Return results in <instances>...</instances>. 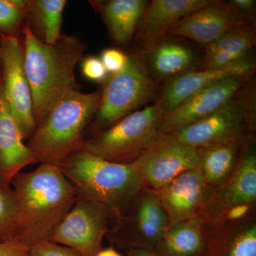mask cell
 <instances>
[{"instance_id": "1", "label": "cell", "mask_w": 256, "mask_h": 256, "mask_svg": "<svg viewBox=\"0 0 256 256\" xmlns=\"http://www.w3.org/2000/svg\"><path fill=\"white\" fill-rule=\"evenodd\" d=\"M11 186L18 207V240L30 247L50 240L76 201V190L57 165L22 172Z\"/></svg>"}, {"instance_id": "2", "label": "cell", "mask_w": 256, "mask_h": 256, "mask_svg": "<svg viewBox=\"0 0 256 256\" xmlns=\"http://www.w3.org/2000/svg\"><path fill=\"white\" fill-rule=\"evenodd\" d=\"M24 66L31 88L36 127L66 94L80 90L74 70L84 58L86 45L75 35L62 34L53 44L40 41L25 24Z\"/></svg>"}, {"instance_id": "3", "label": "cell", "mask_w": 256, "mask_h": 256, "mask_svg": "<svg viewBox=\"0 0 256 256\" xmlns=\"http://www.w3.org/2000/svg\"><path fill=\"white\" fill-rule=\"evenodd\" d=\"M101 90L66 94L37 124L26 146L36 163L58 165L82 150L87 127L100 106Z\"/></svg>"}, {"instance_id": "4", "label": "cell", "mask_w": 256, "mask_h": 256, "mask_svg": "<svg viewBox=\"0 0 256 256\" xmlns=\"http://www.w3.org/2000/svg\"><path fill=\"white\" fill-rule=\"evenodd\" d=\"M57 166L78 196L102 205L116 217L127 210L144 186L134 162H112L80 150Z\"/></svg>"}, {"instance_id": "5", "label": "cell", "mask_w": 256, "mask_h": 256, "mask_svg": "<svg viewBox=\"0 0 256 256\" xmlns=\"http://www.w3.org/2000/svg\"><path fill=\"white\" fill-rule=\"evenodd\" d=\"M162 116L156 102L134 111L86 140L82 150L112 162H132L162 137L160 132Z\"/></svg>"}, {"instance_id": "6", "label": "cell", "mask_w": 256, "mask_h": 256, "mask_svg": "<svg viewBox=\"0 0 256 256\" xmlns=\"http://www.w3.org/2000/svg\"><path fill=\"white\" fill-rule=\"evenodd\" d=\"M102 86L100 106L89 127L90 138L148 104L156 92L141 54L129 55L124 68L109 74Z\"/></svg>"}, {"instance_id": "7", "label": "cell", "mask_w": 256, "mask_h": 256, "mask_svg": "<svg viewBox=\"0 0 256 256\" xmlns=\"http://www.w3.org/2000/svg\"><path fill=\"white\" fill-rule=\"evenodd\" d=\"M156 192L144 186L122 214L110 238L120 248L154 250L171 224Z\"/></svg>"}, {"instance_id": "8", "label": "cell", "mask_w": 256, "mask_h": 256, "mask_svg": "<svg viewBox=\"0 0 256 256\" xmlns=\"http://www.w3.org/2000/svg\"><path fill=\"white\" fill-rule=\"evenodd\" d=\"M250 128H254V120L248 109L235 97L204 118L168 136L200 150L224 143L244 142Z\"/></svg>"}, {"instance_id": "9", "label": "cell", "mask_w": 256, "mask_h": 256, "mask_svg": "<svg viewBox=\"0 0 256 256\" xmlns=\"http://www.w3.org/2000/svg\"><path fill=\"white\" fill-rule=\"evenodd\" d=\"M0 36L3 94L24 140L28 141L36 124L31 88L24 66L22 41L16 37Z\"/></svg>"}, {"instance_id": "10", "label": "cell", "mask_w": 256, "mask_h": 256, "mask_svg": "<svg viewBox=\"0 0 256 256\" xmlns=\"http://www.w3.org/2000/svg\"><path fill=\"white\" fill-rule=\"evenodd\" d=\"M110 216L106 207L77 194L72 210L48 242L73 249L82 256H96L102 250Z\"/></svg>"}, {"instance_id": "11", "label": "cell", "mask_w": 256, "mask_h": 256, "mask_svg": "<svg viewBox=\"0 0 256 256\" xmlns=\"http://www.w3.org/2000/svg\"><path fill=\"white\" fill-rule=\"evenodd\" d=\"M133 162L140 171L144 186L156 192L184 172L198 168L200 150L163 134Z\"/></svg>"}, {"instance_id": "12", "label": "cell", "mask_w": 256, "mask_h": 256, "mask_svg": "<svg viewBox=\"0 0 256 256\" xmlns=\"http://www.w3.org/2000/svg\"><path fill=\"white\" fill-rule=\"evenodd\" d=\"M245 146L233 173L223 184L215 188L200 213L204 224H215L226 210L236 205L256 204V146L252 141Z\"/></svg>"}, {"instance_id": "13", "label": "cell", "mask_w": 256, "mask_h": 256, "mask_svg": "<svg viewBox=\"0 0 256 256\" xmlns=\"http://www.w3.org/2000/svg\"><path fill=\"white\" fill-rule=\"evenodd\" d=\"M249 77H232L210 84L188 96L162 118L160 132L168 136L204 118L236 97Z\"/></svg>"}, {"instance_id": "14", "label": "cell", "mask_w": 256, "mask_h": 256, "mask_svg": "<svg viewBox=\"0 0 256 256\" xmlns=\"http://www.w3.org/2000/svg\"><path fill=\"white\" fill-rule=\"evenodd\" d=\"M254 67L252 60L246 56L220 68L192 69L168 80L160 90L156 104L164 116L188 96L214 82L232 77H250Z\"/></svg>"}, {"instance_id": "15", "label": "cell", "mask_w": 256, "mask_h": 256, "mask_svg": "<svg viewBox=\"0 0 256 256\" xmlns=\"http://www.w3.org/2000/svg\"><path fill=\"white\" fill-rule=\"evenodd\" d=\"M214 188L205 182L200 168L184 172L158 191L171 223L194 218L206 206Z\"/></svg>"}, {"instance_id": "16", "label": "cell", "mask_w": 256, "mask_h": 256, "mask_svg": "<svg viewBox=\"0 0 256 256\" xmlns=\"http://www.w3.org/2000/svg\"><path fill=\"white\" fill-rule=\"evenodd\" d=\"M244 24V20L226 4L212 1L182 18L168 34L186 37L206 47L226 32Z\"/></svg>"}, {"instance_id": "17", "label": "cell", "mask_w": 256, "mask_h": 256, "mask_svg": "<svg viewBox=\"0 0 256 256\" xmlns=\"http://www.w3.org/2000/svg\"><path fill=\"white\" fill-rule=\"evenodd\" d=\"M212 0H153L148 3L137 30V38L149 50L182 18L212 2Z\"/></svg>"}, {"instance_id": "18", "label": "cell", "mask_w": 256, "mask_h": 256, "mask_svg": "<svg viewBox=\"0 0 256 256\" xmlns=\"http://www.w3.org/2000/svg\"><path fill=\"white\" fill-rule=\"evenodd\" d=\"M36 163L11 114L0 84V180L11 185L24 168Z\"/></svg>"}, {"instance_id": "19", "label": "cell", "mask_w": 256, "mask_h": 256, "mask_svg": "<svg viewBox=\"0 0 256 256\" xmlns=\"http://www.w3.org/2000/svg\"><path fill=\"white\" fill-rule=\"evenodd\" d=\"M206 234L203 256H256L255 220L218 224Z\"/></svg>"}, {"instance_id": "20", "label": "cell", "mask_w": 256, "mask_h": 256, "mask_svg": "<svg viewBox=\"0 0 256 256\" xmlns=\"http://www.w3.org/2000/svg\"><path fill=\"white\" fill-rule=\"evenodd\" d=\"M207 234L200 215L170 224L154 249L158 256H200L206 250Z\"/></svg>"}, {"instance_id": "21", "label": "cell", "mask_w": 256, "mask_h": 256, "mask_svg": "<svg viewBox=\"0 0 256 256\" xmlns=\"http://www.w3.org/2000/svg\"><path fill=\"white\" fill-rule=\"evenodd\" d=\"M144 0H110L94 2L104 18L111 38L118 45L132 40L148 6Z\"/></svg>"}, {"instance_id": "22", "label": "cell", "mask_w": 256, "mask_h": 256, "mask_svg": "<svg viewBox=\"0 0 256 256\" xmlns=\"http://www.w3.org/2000/svg\"><path fill=\"white\" fill-rule=\"evenodd\" d=\"M255 26L244 24L229 30L207 46L202 68L225 66L244 57L254 46Z\"/></svg>"}, {"instance_id": "23", "label": "cell", "mask_w": 256, "mask_h": 256, "mask_svg": "<svg viewBox=\"0 0 256 256\" xmlns=\"http://www.w3.org/2000/svg\"><path fill=\"white\" fill-rule=\"evenodd\" d=\"M242 142L216 144L200 149L198 168L210 188L223 184L235 170L242 151Z\"/></svg>"}, {"instance_id": "24", "label": "cell", "mask_w": 256, "mask_h": 256, "mask_svg": "<svg viewBox=\"0 0 256 256\" xmlns=\"http://www.w3.org/2000/svg\"><path fill=\"white\" fill-rule=\"evenodd\" d=\"M148 54L152 73L161 79L170 80L192 70L197 60L192 48L174 42L161 40L148 50Z\"/></svg>"}, {"instance_id": "25", "label": "cell", "mask_w": 256, "mask_h": 256, "mask_svg": "<svg viewBox=\"0 0 256 256\" xmlns=\"http://www.w3.org/2000/svg\"><path fill=\"white\" fill-rule=\"evenodd\" d=\"M66 0H28L26 24L40 41L53 44L60 36Z\"/></svg>"}, {"instance_id": "26", "label": "cell", "mask_w": 256, "mask_h": 256, "mask_svg": "<svg viewBox=\"0 0 256 256\" xmlns=\"http://www.w3.org/2000/svg\"><path fill=\"white\" fill-rule=\"evenodd\" d=\"M18 212L11 185L0 180V242L18 240Z\"/></svg>"}, {"instance_id": "27", "label": "cell", "mask_w": 256, "mask_h": 256, "mask_svg": "<svg viewBox=\"0 0 256 256\" xmlns=\"http://www.w3.org/2000/svg\"><path fill=\"white\" fill-rule=\"evenodd\" d=\"M28 0H0V36L21 38Z\"/></svg>"}, {"instance_id": "28", "label": "cell", "mask_w": 256, "mask_h": 256, "mask_svg": "<svg viewBox=\"0 0 256 256\" xmlns=\"http://www.w3.org/2000/svg\"><path fill=\"white\" fill-rule=\"evenodd\" d=\"M82 75L90 82L102 84L108 76V73L99 57L88 56L82 60Z\"/></svg>"}, {"instance_id": "29", "label": "cell", "mask_w": 256, "mask_h": 256, "mask_svg": "<svg viewBox=\"0 0 256 256\" xmlns=\"http://www.w3.org/2000/svg\"><path fill=\"white\" fill-rule=\"evenodd\" d=\"M108 74L120 72L128 63L129 55L117 48H106L99 57Z\"/></svg>"}, {"instance_id": "30", "label": "cell", "mask_w": 256, "mask_h": 256, "mask_svg": "<svg viewBox=\"0 0 256 256\" xmlns=\"http://www.w3.org/2000/svg\"><path fill=\"white\" fill-rule=\"evenodd\" d=\"M31 252L32 256H82L73 249L48 240L32 246Z\"/></svg>"}, {"instance_id": "31", "label": "cell", "mask_w": 256, "mask_h": 256, "mask_svg": "<svg viewBox=\"0 0 256 256\" xmlns=\"http://www.w3.org/2000/svg\"><path fill=\"white\" fill-rule=\"evenodd\" d=\"M0 256H32L31 247L18 240L0 242Z\"/></svg>"}, {"instance_id": "32", "label": "cell", "mask_w": 256, "mask_h": 256, "mask_svg": "<svg viewBox=\"0 0 256 256\" xmlns=\"http://www.w3.org/2000/svg\"><path fill=\"white\" fill-rule=\"evenodd\" d=\"M256 2L255 0H232L229 1L227 6L230 8L232 11L236 13H248L252 12L255 6Z\"/></svg>"}, {"instance_id": "33", "label": "cell", "mask_w": 256, "mask_h": 256, "mask_svg": "<svg viewBox=\"0 0 256 256\" xmlns=\"http://www.w3.org/2000/svg\"><path fill=\"white\" fill-rule=\"evenodd\" d=\"M127 256H158L154 250L131 249L127 250Z\"/></svg>"}, {"instance_id": "34", "label": "cell", "mask_w": 256, "mask_h": 256, "mask_svg": "<svg viewBox=\"0 0 256 256\" xmlns=\"http://www.w3.org/2000/svg\"><path fill=\"white\" fill-rule=\"evenodd\" d=\"M96 256H121L117 250H114L112 248L102 249Z\"/></svg>"}, {"instance_id": "35", "label": "cell", "mask_w": 256, "mask_h": 256, "mask_svg": "<svg viewBox=\"0 0 256 256\" xmlns=\"http://www.w3.org/2000/svg\"><path fill=\"white\" fill-rule=\"evenodd\" d=\"M0 40H1V36H0ZM2 82V60L1 57H0V84Z\"/></svg>"}, {"instance_id": "36", "label": "cell", "mask_w": 256, "mask_h": 256, "mask_svg": "<svg viewBox=\"0 0 256 256\" xmlns=\"http://www.w3.org/2000/svg\"><path fill=\"white\" fill-rule=\"evenodd\" d=\"M203 256V255H202V256Z\"/></svg>"}]
</instances>
